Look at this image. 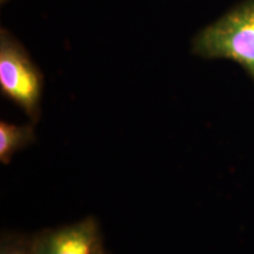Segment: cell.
Segmentation results:
<instances>
[{
  "label": "cell",
  "mask_w": 254,
  "mask_h": 254,
  "mask_svg": "<svg viewBox=\"0 0 254 254\" xmlns=\"http://www.w3.org/2000/svg\"><path fill=\"white\" fill-rule=\"evenodd\" d=\"M192 51L205 59L233 60L254 79V0L202 28L192 41Z\"/></svg>",
  "instance_id": "obj_1"
},
{
  "label": "cell",
  "mask_w": 254,
  "mask_h": 254,
  "mask_svg": "<svg viewBox=\"0 0 254 254\" xmlns=\"http://www.w3.org/2000/svg\"><path fill=\"white\" fill-rule=\"evenodd\" d=\"M43 75L26 50L5 28L0 31V88L36 123L40 116Z\"/></svg>",
  "instance_id": "obj_2"
},
{
  "label": "cell",
  "mask_w": 254,
  "mask_h": 254,
  "mask_svg": "<svg viewBox=\"0 0 254 254\" xmlns=\"http://www.w3.org/2000/svg\"><path fill=\"white\" fill-rule=\"evenodd\" d=\"M33 254H105L100 228L93 218L41 231L33 237Z\"/></svg>",
  "instance_id": "obj_3"
},
{
  "label": "cell",
  "mask_w": 254,
  "mask_h": 254,
  "mask_svg": "<svg viewBox=\"0 0 254 254\" xmlns=\"http://www.w3.org/2000/svg\"><path fill=\"white\" fill-rule=\"evenodd\" d=\"M34 124L17 125L0 122V161L7 165L18 151L23 150L34 140Z\"/></svg>",
  "instance_id": "obj_4"
},
{
  "label": "cell",
  "mask_w": 254,
  "mask_h": 254,
  "mask_svg": "<svg viewBox=\"0 0 254 254\" xmlns=\"http://www.w3.org/2000/svg\"><path fill=\"white\" fill-rule=\"evenodd\" d=\"M0 254H33V237L5 234L1 237Z\"/></svg>",
  "instance_id": "obj_5"
},
{
  "label": "cell",
  "mask_w": 254,
  "mask_h": 254,
  "mask_svg": "<svg viewBox=\"0 0 254 254\" xmlns=\"http://www.w3.org/2000/svg\"><path fill=\"white\" fill-rule=\"evenodd\" d=\"M2 1H4V0H2Z\"/></svg>",
  "instance_id": "obj_6"
}]
</instances>
